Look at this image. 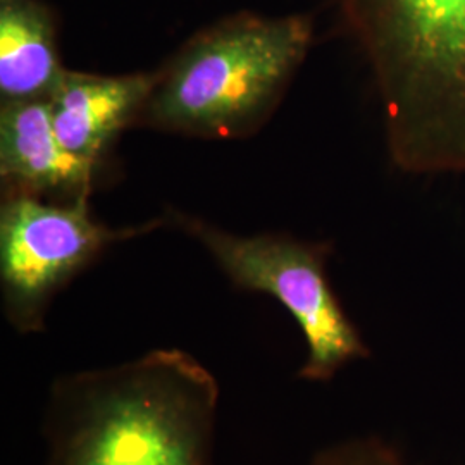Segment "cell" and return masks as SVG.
<instances>
[{"label":"cell","instance_id":"cell-1","mask_svg":"<svg viewBox=\"0 0 465 465\" xmlns=\"http://www.w3.org/2000/svg\"><path fill=\"white\" fill-rule=\"evenodd\" d=\"M219 403L216 376L180 349L61 374L44 409V465H217Z\"/></svg>","mask_w":465,"mask_h":465},{"label":"cell","instance_id":"cell-2","mask_svg":"<svg viewBox=\"0 0 465 465\" xmlns=\"http://www.w3.org/2000/svg\"><path fill=\"white\" fill-rule=\"evenodd\" d=\"M371 69L393 164L465 174V0H336Z\"/></svg>","mask_w":465,"mask_h":465},{"label":"cell","instance_id":"cell-3","mask_svg":"<svg viewBox=\"0 0 465 465\" xmlns=\"http://www.w3.org/2000/svg\"><path fill=\"white\" fill-rule=\"evenodd\" d=\"M312 36L314 23L305 15L221 19L155 73L136 124L199 138L252 134L282 100Z\"/></svg>","mask_w":465,"mask_h":465},{"label":"cell","instance_id":"cell-4","mask_svg":"<svg viewBox=\"0 0 465 465\" xmlns=\"http://www.w3.org/2000/svg\"><path fill=\"white\" fill-rule=\"evenodd\" d=\"M180 224L209 252L232 286L266 293L295 319L307 345L299 380L331 381L343 367L371 355L328 278V243L269 232L240 236L192 217H180Z\"/></svg>","mask_w":465,"mask_h":465},{"label":"cell","instance_id":"cell-5","mask_svg":"<svg viewBox=\"0 0 465 465\" xmlns=\"http://www.w3.org/2000/svg\"><path fill=\"white\" fill-rule=\"evenodd\" d=\"M161 226L114 230L90 214L88 195L47 203L7 193L0 209V290L7 322L21 334L45 330L50 303L117 242Z\"/></svg>","mask_w":465,"mask_h":465},{"label":"cell","instance_id":"cell-6","mask_svg":"<svg viewBox=\"0 0 465 465\" xmlns=\"http://www.w3.org/2000/svg\"><path fill=\"white\" fill-rule=\"evenodd\" d=\"M153 82L152 73L104 76L64 69L47 99L64 149L84 164L99 166L117 136L136 124Z\"/></svg>","mask_w":465,"mask_h":465},{"label":"cell","instance_id":"cell-7","mask_svg":"<svg viewBox=\"0 0 465 465\" xmlns=\"http://www.w3.org/2000/svg\"><path fill=\"white\" fill-rule=\"evenodd\" d=\"M95 171L64 149L47 100L0 105V176L7 193L78 199L90 195Z\"/></svg>","mask_w":465,"mask_h":465},{"label":"cell","instance_id":"cell-8","mask_svg":"<svg viewBox=\"0 0 465 465\" xmlns=\"http://www.w3.org/2000/svg\"><path fill=\"white\" fill-rule=\"evenodd\" d=\"M63 73L49 5L0 0V102L47 100Z\"/></svg>","mask_w":465,"mask_h":465},{"label":"cell","instance_id":"cell-9","mask_svg":"<svg viewBox=\"0 0 465 465\" xmlns=\"http://www.w3.org/2000/svg\"><path fill=\"white\" fill-rule=\"evenodd\" d=\"M311 465H409L381 438H350L317 451Z\"/></svg>","mask_w":465,"mask_h":465}]
</instances>
